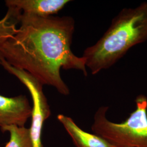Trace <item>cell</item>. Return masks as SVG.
Returning a JSON list of instances; mask_svg holds the SVG:
<instances>
[{
	"label": "cell",
	"mask_w": 147,
	"mask_h": 147,
	"mask_svg": "<svg viewBox=\"0 0 147 147\" xmlns=\"http://www.w3.org/2000/svg\"><path fill=\"white\" fill-rule=\"evenodd\" d=\"M0 65L19 79L30 92L33 100L30 127L32 138L34 147H44L41 137L42 126L44 121L51 116V110L43 92V85L28 72L11 66L1 56Z\"/></svg>",
	"instance_id": "obj_4"
},
{
	"label": "cell",
	"mask_w": 147,
	"mask_h": 147,
	"mask_svg": "<svg viewBox=\"0 0 147 147\" xmlns=\"http://www.w3.org/2000/svg\"><path fill=\"white\" fill-rule=\"evenodd\" d=\"M32 110L26 95L6 97L0 95V128L11 125L25 126L31 117Z\"/></svg>",
	"instance_id": "obj_5"
},
{
	"label": "cell",
	"mask_w": 147,
	"mask_h": 147,
	"mask_svg": "<svg viewBox=\"0 0 147 147\" xmlns=\"http://www.w3.org/2000/svg\"><path fill=\"white\" fill-rule=\"evenodd\" d=\"M0 129L3 133L7 131L10 134L9 141L5 147H34L30 128L11 125Z\"/></svg>",
	"instance_id": "obj_8"
},
{
	"label": "cell",
	"mask_w": 147,
	"mask_h": 147,
	"mask_svg": "<svg viewBox=\"0 0 147 147\" xmlns=\"http://www.w3.org/2000/svg\"><path fill=\"white\" fill-rule=\"evenodd\" d=\"M17 24L18 22L8 12H7L5 16L0 20V47L16 33Z\"/></svg>",
	"instance_id": "obj_9"
},
{
	"label": "cell",
	"mask_w": 147,
	"mask_h": 147,
	"mask_svg": "<svg viewBox=\"0 0 147 147\" xmlns=\"http://www.w3.org/2000/svg\"><path fill=\"white\" fill-rule=\"evenodd\" d=\"M70 0H7L5 5L14 18L20 14L47 18L57 14Z\"/></svg>",
	"instance_id": "obj_6"
},
{
	"label": "cell",
	"mask_w": 147,
	"mask_h": 147,
	"mask_svg": "<svg viewBox=\"0 0 147 147\" xmlns=\"http://www.w3.org/2000/svg\"><path fill=\"white\" fill-rule=\"evenodd\" d=\"M147 41V2L124 8L94 45L84 50L86 67L95 75L110 68L132 47Z\"/></svg>",
	"instance_id": "obj_2"
},
{
	"label": "cell",
	"mask_w": 147,
	"mask_h": 147,
	"mask_svg": "<svg viewBox=\"0 0 147 147\" xmlns=\"http://www.w3.org/2000/svg\"><path fill=\"white\" fill-rule=\"evenodd\" d=\"M136 109L121 123L109 121L107 106H101L94 116L93 133L115 147H147V98L143 95L136 99Z\"/></svg>",
	"instance_id": "obj_3"
},
{
	"label": "cell",
	"mask_w": 147,
	"mask_h": 147,
	"mask_svg": "<svg viewBox=\"0 0 147 147\" xmlns=\"http://www.w3.org/2000/svg\"><path fill=\"white\" fill-rule=\"evenodd\" d=\"M57 119L64 127L76 147H115L101 137L84 131L69 117L59 114Z\"/></svg>",
	"instance_id": "obj_7"
},
{
	"label": "cell",
	"mask_w": 147,
	"mask_h": 147,
	"mask_svg": "<svg viewBox=\"0 0 147 147\" xmlns=\"http://www.w3.org/2000/svg\"><path fill=\"white\" fill-rule=\"evenodd\" d=\"M16 19L20 26L0 47V56L11 66L30 74L43 86H53L61 94H69L61 69L79 70L87 76L84 58L76 56L71 49L73 18L20 14Z\"/></svg>",
	"instance_id": "obj_1"
}]
</instances>
